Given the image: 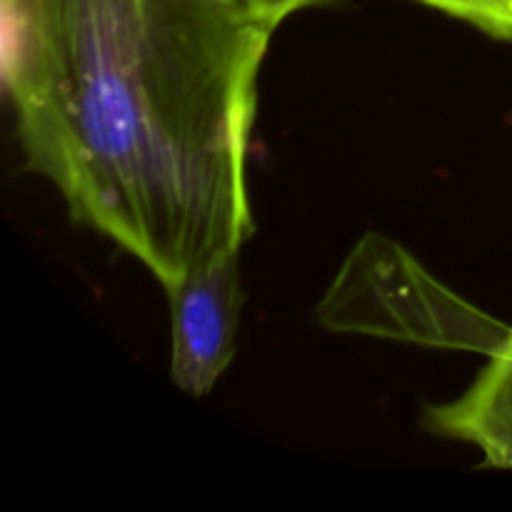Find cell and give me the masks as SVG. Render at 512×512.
<instances>
[{"label":"cell","instance_id":"cell-3","mask_svg":"<svg viewBox=\"0 0 512 512\" xmlns=\"http://www.w3.org/2000/svg\"><path fill=\"white\" fill-rule=\"evenodd\" d=\"M170 375L183 393L205 398L235 355L240 323V248L220 250L168 290Z\"/></svg>","mask_w":512,"mask_h":512},{"label":"cell","instance_id":"cell-7","mask_svg":"<svg viewBox=\"0 0 512 512\" xmlns=\"http://www.w3.org/2000/svg\"><path fill=\"white\" fill-rule=\"evenodd\" d=\"M508 40L512 43V0H508Z\"/></svg>","mask_w":512,"mask_h":512},{"label":"cell","instance_id":"cell-4","mask_svg":"<svg viewBox=\"0 0 512 512\" xmlns=\"http://www.w3.org/2000/svg\"><path fill=\"white\" fill-rule=\"evenodd\" d=\"M425 425L478 448L483 468L512 470V333L460 398L428 408Z\"/></svg>","mask_w":512,"mask_h":512},{"label":"cell","instance_id":"cell-5","mask_svg":"<svg viewBox=\"0 0 512 512\" xmlns=\"http://www.w3.org/2000/svg\"><path fill=\"white\" fill-rule=\"evenodd\" d=\"M450 18L465 20L488 35L508 40V0H415Z\"/></svg>","mask_w":512,"mask_h":512},{"label":"cell","instance_id":"cell-1","mask_svg":"<svg viewBox=\"0 0 512 512\" xmlns=\"http://www.w3.org/2000/svg\"><path fill=\"white\" fill-rule=\"evenodd\" d=\"M30 170L168 290L255 233L248 145L278 25L253 0H0Z\"/></svg>","mask_w":512,"mask_h":512},{"label":"cell","instance_id":"cell-2","mask_svg":"<svg viewBox=\"0 0 512 512\" xmlns=\"http://www.w3.org/2000/svg\"><path fill=\"white\" fill-rule=\"evenodd\" d=\"M323 328L425 348L495 355L512 328L440 283L400 243L368 233L318 305Z\"/></svg>","mask_w":512,"mask_h":512},{"label":"cell","instance_id":"cell-6","mask_svg":"<svg viewBox=\"0 0 512 512\" xmlns=\"http://www.w3.org/2000/svg\"><path fill=\"white\" fill-rule=\"evenodd\" d=\"M315 3H320V0H253L255 8H258L265 18L273 20L275 25H280L293 13H298V10L308 8V5H315Z\"/></svg>","mask_w":512,"mask_h":512}]
</instances>
